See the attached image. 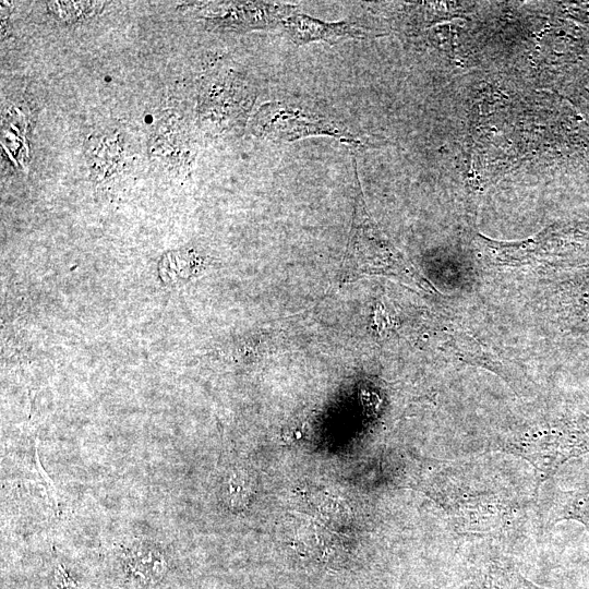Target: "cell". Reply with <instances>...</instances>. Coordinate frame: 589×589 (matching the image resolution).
Segmentation results:
<instances>
[{"label": "cell", "mask_w": 589, "mask_h": 589, "mask_svg": "<svg viewBox=\"0 0 589 589\" xmlns=\"http://www.w3.org/2000/svg\"><path fill=\"white\" fill-rule=\"evenodd\" d=\"M55 584L56 589H76V584L69 577L61 566L56 568Z\"/></svg>", "instance_id": "cell-10"}, {"label": "cell", "mask_w": 589, "mask_h": 589, "mask_svg": "<svg viewBox=\"0 0 589 589\" xmlns=\"http://www.w3.org/2000/svg\"><path fill=\"white\" fill-rule=\"evenodd\" d=\"M549 520L552 525L562 520H575L589 532V483L575 490L556 491Z\"/></svg>", "instance_id": "cell-7"}, {"label": "cell", "mask_w": 589, "mask_h": 589, "mask_svg": "<svg viewBox=\"0 0 589 589\" xmlns=\"http://www.w3.org/2000/svg\"><path fill=\"white\" fill-rule=\"evenodd\" d=\"M127 575L136 582L147 585L158 581L167 565L163 553L147 543H137L124 554Z\"/></svg>", "instance_id": "cell-5"}, {"label": "cell", "mask_w": 589, "mask_h": 589, "mask_svg": "<svg viewBox=\"0 0 589 589\" xmlns=\"http://www.w3.org/2000/svg\"><path fill=\"white\" fill-rule=\"evenodd\" d=\"M225 494L230 506L241 508L249 501L250 490L241 477L232 474L226 483Z\"/></svg>", "instance_id": "cell-9"}, {"label": "cell", "mask_w": 589, "mask_h": 589, "mask_svg": "<svg viewBox=\"0 0 589 589\" xmlns=\"http://www.w3.org/2000/svg\"><path fill=\"white\" fill-rule=\"evenodd\" d=\"M251 130L255 136L273 142H294L309 136H332L352 146L361 145L345 125L283 101L265 103L254 113Z\"/></svg>", "instance_id": "cell-2"}, {"label": "cell", "mask_w": 589, "mask_h": 589, "mask_svg": "<svg viewBox=\"0 0 589 589\" xmlns=\"http://www.w3.org/2000/svg\"><path fill=\"white\" fill-rule=\"evenodd\" d=\"M459 589H545L524 577L515 567L493 562Z\"/></svg>", "instance_id": "cell-6"}, {"label": "cell", "mask_w": 589, "mask_h": 589, "mask_svg": "<svg viewBox=\"0 0 589 589\" xmlns=\"http://www.w3.org/2000/svg\"><path fill=\"white\" fill-rule=\"evenodd\" d=\"M496 449L528 461L539 486L569 459L589 454V418L567 419L514 435L496 444Z\"/></svg>", "instance_id": "cell-1"}, {"label": "cell", "mask_w": 589, "mask_h": 589, "mask_svg": "<svg viewBox=\"0 0 589 589\" xmlns=\"http://www.w3.org/2000/svg\"><path fill=\"white\" fill-rule=\"evenodd\" d=\"M286 36L296 45L315 41L336 44L341 38H365L371 29L357 22H324L303 13H293L280 25Z\"/></svg>", "instance_id": "cell-4"}, {"label": "cell", "mask_w": 589, "mask_h": 589, "mask_svg": "<svg viewBox=\"0 0 589 589\" xmlns=\"http://www.w3.org/2000/svg\"><path fill=\"white\" fill-rule=\"evenodd\" d=\"M297 5L273 1L223 2L208 5L203 10V17L214 26L238 31L271 29L293 13Z\"/></svg>", "instance_id": "cell-3"}, {"label": "cell", "mask_w": 589, "mask_h": 589, "mask_svg": "<svg viewBox=\"0 0 589 589\" xmlns=\"http://www.w3.org/2000/svg\"><path fill=\"white\" fill-rule=\"evenodd\" d=\"M105 2L98 1H80V2H50V10L59 17L67 21H76L81 19L89 17L99 12Z\"/></svg>", "instance_id": "cell-8"}]
</instances>
